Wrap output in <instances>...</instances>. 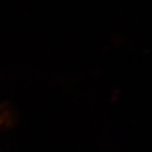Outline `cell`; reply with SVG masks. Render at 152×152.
I'll return each instance as SVG.
<instances>
[{"label":"cell","instance_id":"6da1fadb","mask_svg":"<svg viewBox=\"0 0 152 152\" xmlns=\"http://www.w3.org/2000/svg\"><path fill=\"white\" fill-rule=\"evenodd\" d=\"M1 123H3V119H1V118H0V124H1Z\"/></svg>","mask_w":152,"mask_h":152}]
</instances>
